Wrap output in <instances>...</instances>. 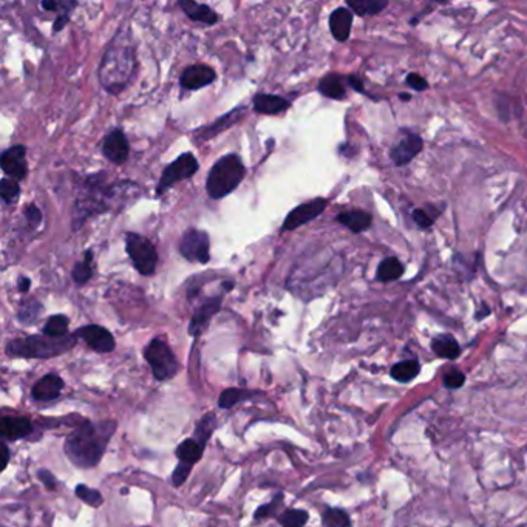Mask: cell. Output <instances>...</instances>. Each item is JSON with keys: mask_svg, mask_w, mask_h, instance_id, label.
Here are the masks:
<instances>
[{"mask_svg": "<svg viewBox=\"0 0 527 527\" xmlns=\"http://www.w3.org/2000/svg\"><path fill=\"white\" fill-rule=\"evenodd\" d=\"M116 422H85L67 436L64 451L67 458L79 469H93L103 459Z\"/></svg>", "mask_w": 527, "mask_h": 527, "instance_id": "1", "label": "cell"}, {"mask_svg": "<svg viewBox=\"0 0 527 527\" xmlns=\"http://www.w3.org/2000/svg\"><path fill=\"white\" fill-rule=\"evenodd\" d=\"M138 184L135 182H116V184H107L105 175L96 173L84 180L80 187L78 200L74 202V214H76L78 226L83 225L85 218H90L96 214L109 212L114 201L124 202L127 197L135 198L130 191H137Z\"/></svg>", "mask_w": 527, "mask_h": 527, "instance_id": "2", "label": "cell"}, {"mask_svg": "<svg viewBox=\"0 0 527 527\" xmlns=\"http://www.w3.org/2000/svg\"><path fill=\"white\" fill-rule=\"evenodd\" d=\"M137 69V58L130 37L116 36L99 65V80L104 89L116 94L126 89Z\"/></svg>", "mask_w": 527, "mask_h": 527, "instance_id": "3", "label": "cell"}, {"mask_svg": "<svg viewBox=\"0 0 527 527\" xmlns=\"http://www.w3.org/2000/svg\"><path fill=\"white\" fill-rule=\"evenodd\" d=\"M78 337L69 334L65 337L50 336H28L25 339L11 340L6 345V354L12 357H25V359H50L70 351L76 345Z\"/></svg>", "mask_w": 527, "mask_h": 527, "instance_id": "4", "label": "cell"}, {"mask_svg": "<svg viewBox=\"0 0 527 527\" xmlns=\"http://www.w3.org/2000/svg\"><path fill=\"white\" fill-rule=\"evenodd\" d=\"M246 175L245 164L241 163L239 155H225L214 164L207 175L206 189L212 200L225 198L226 195L234 192L239 187Z\"/></svg>", "mask_w": 527, "mask_h": 527, "instance_id": "5", "label": "cell"}, {"mask_svg": "<svg viewBox=\"0 0 527 527\" xmlns=\"http://www.w3.org/2000/svg\"><path fill=\"white\" fill-rule=\"evenodd\" d=\"M144 357L150 365L155 379L167 381L178 374L180 362L177 356L173 354L169 343L161 337H157L148 343L144 351Z\"/></svg>", "mask_w": 527, "mask_h": 527, "instance_id": "6", "label": "cell"}, {"mask_svg": "<svg viewBox=\"0 0 527 527\" xmlns=\"http://www.w3.org/2000/svg\"><path fill=\"white\" fill-rule=\"evenodd\" d=\"M127 254L139 274L152 275L158 265V252L153 243L139 234L128 232L126 235Z\"/></svg>", "mask_w": 527, "mask_h": 527, "instance_id": "7", "label": "cell"}, {"mask_svg": "<svg viewBox=\"0 0 527 527\" xmlns=\"http://www.w3.org/2000/svg\"><path fill=\"white\" fill-rule=\"evenodd\" d=\"M197 171H198V161L193 157V153L191 152L182 153L181 157L175 159L172 164H169L164 169V172L158 181L157 195H163L169 191V189L177 184V182L193 177V175L197 173Z\"/></svg>", "mask_w": 527, "mask_h": 527, "instance_id": "8", "label": "cell"}, {"mask_svg": "<svg viewBox=\"0 0 527 527\" xmlns=\"http://www.w3.org/2000/svg\"><path fill=\"white\" fill-rule=\"evenodd\" d=\"M209 235L198 229H189L184 232L180 243V252L186 260L192 263H201L206 265L211 259V251H209Z\"/></svg>", "mask_w": 527, "mask_h": 527, "instance_id": "9", "label": "cell"}, {"mask_svg": "<svg viewBox=\"0 0 527 527\" xmlns=\"http://www.w3.org/2000/svg\"><path fill=\"white\" fill-rule=\"evenodd\" d=\"M327 206L328 201L325 198H316L309 202H303V205L294 207L293 211L286 215L282 229L283 231H294V229L306 225V223L313 221L314 218L319 217V215H322Z\"/></svg>", "mask_w": 527, "mask_h": 527, "instance_id": "10", "label": "cell"}, {"mask_svg": "<svg viewBox=\"0 0 527 527\" xmlns=\"http://www.w3.org/2000/svg\"><path fill=\"white\" fill-rule=\"evenodd\" d=\"M74 336L85 340L87 345L96 351V353H112L114 347H116V342H114V337L110 331L99 325L80 327L74 331Z\"/></svg>", "mask_w": 527, "mask_h": 527, "instance_id": "11", "label": "cell"}, {"mask_svg": "<svg viewBox=\"0 0 527 527\" xmlns=\"http://www.w3.org/2000/svg\"><path fill=\"white\" fill-rule=\"evenodd\" d=\"M0 167L3 173L11 177V180L20 181L28 173V164H26V148L24 146H12L0 155Z\"/></svg>", "mask_w": 527, "mask_h": 527, "instance_id": "12", "label": "cell"}, {"mask_svg": "<svg viewBox=\"0 0 527 527\" xmlns=\"http://www.w3.org/2000/svg\"><path fill=\"white\" fill-rule=\"evenodd\" d=\"M217 74H215L214 69L207 65L197 64V65H191L182 71L181 78H180V84L182 89L186 90H200L202 87L211 85Z\"/></svg>", "mask_w": 527, "mask_h": 527, "instance_id": "13", "label": "cell"}, {"mask_svg": "<svg viewBox=\"0 0 527 527\" xmlns=\"http://www.w3.org/2000/svg\"><path fill=\"white\" fill-rule=\"evenodd\" d=\"M128 150H130V146H128V141L123 132L113 130L107 135L103 144V153L110 163L124 164L128 158Z\"/></svg>", "mask_w": 527, "mask_h": 527, "instance_id": "14", "label": "cell"}, {"mask_svg": "<svg viewBox=\"0 0 527 527\" xmlns=\"http://www.w3.org/2000/svg\"><path fill=\"white\" fill-rule=\"evenodd\" d=\"M64 388V381L62 377H59L58 374H45L44 377L33 385L31 390V396L35 401L39 402H50L55 401L62 393Z\"/></svg>", "mask_w": 527, "mask_h": 527, "instance_id": "15", "label": "cell"}, {"mask_svg": "<svg viewBox=\"0 0 527 527\" xmlns=\"http://www.w3.org/2000/svg\"><path fill=\"white\" fill-rule=\"evenodd\" d=\"M221 308V297H212L202 302L201 305L195 311L191 323H189V334L200 336L201 331L207 327L212 317L218 313Z\"/></svg>", "mask_w": 527, "mask_h": 527, "instance_id": "16", "label": "cell"}, {"mask_svg": "<svg viewBox=\"0 0 527 527\" xmlns=\"http://www.w3.org/2000/svg\"><path fill=\"white\" fill-rule=\"evenodd\" d=\"M422 146L424 141L421 137H417V135H408V137H405L402 141H399V144L395 146L393 150L390 152V157L395 161L396 166H405L422 150Z\"/></svg>", "mask_w": 527, "mask_h": 527, "instance_id": "17", "label": "cell"}, {"mask_svg": "<svg viewBox=\"0 0 527 527\" xmlns=\"http://www.w3.org/2000/svg\"><path fill=\"white\" fill-rule=\"evenodd\" d=\"M33 433V424L26 417H3L0 422V435L3 441H17Z\"/></svg>", "mask_w": 527, "mask_h": 527, "instance_id": "18", "label": "cell"}, {"mask_svg": "<svg viewBox=\"0 0 527 527\" xmlns=\"http://www.w3.org/2000/svg\"><path fill=\"white\" fill-rule=\"evenodd\" d=\"M351 25H353V11L348 8H337L329 16V30L339 42H345L349 37Z\"/></svg>", "mask_w": 527, "mask_h": 527, "instance_id": "19", "label": "cell"}, {"mask_svg": "<svg viewBox=\"0 0 527 527\" xmlns=\"http://www.w3.org/2000/svg\"><path fill=\"white\" fill-rule=\"evenodd\" d=\"M178 5H180V8L186 12V16L191 20H193V22H201L206 25L217 24L218 16L211 6L192 2V0H180Z\"/></svg>", "mask_w": 527, "mask_h": 527, "instance_id": "20", "label": "cell"}, {"mask_svg": "<svg viewBox=\"0 0 527 527\" xmlns=\"http://www.w3.org/2000/svg\"><path fill=\"white\" fill-rule=\"evenodd\" d=\"M291 103L288 99L282 96H275V94H255L254 98V110L261 114H280L286 112Z\"/></svg>", "mask_w": 527, "mask_h": 527, "instance_id": "21", "label": "cell"}, {"mask_svg": "<svg viewBox=\"0 0 527 527\" xmlns=\"http://www.w3.org/2000/svg\"><path fill=\"white\" fill-rule=\"evenodd\" d=\"M337 221L348 227L351 232H363L371 226V215L365 211H359V209H354V211H347L337 215Z\"/></svg>", "mask_w": 527, "mask_h": 527, "instance_id": "22", "label": "cell"}, {"mask_svg": "<svg viewBox=\"0 0 527 527\" xmlns=\"http://www.w3.org/2000/svg\"><path fill=\"white\" fill-rule=\"evenodd\" d=\"M241 110L243 109H235L232 112H229L226 116H223L218 121H215V123H212L211 126L201 128L200 132H197L198 143H201V141H205V139H209V138H214L215 135H218L221 130H226V128L234 126L236 121L243 116Z\"/></svg>", "mask_w": 527, "mask_h": 527, "instance_id": "23", "label": "cell"}, {"mask_svg": "<svg viewBox=\"0 0 527 527\" xmlns=\"http://www.w3.org/2000/svg\"><path fill=\"white\" fill-rule=\"evenodd\" d=\"M431 349L435 351V354L442 357V359H456L461 353L459 343L453 336L450 334H439L436 336L433 342H431Z\"/></svg>", "mask_w": 527, "mask_h": 527, "instance_id": "24", "label": "cell"}, {"mask_svg": "<svg viewBox=\"0 0 527 527\" xmlns=\"http://www.w3.org/2000/svg\"><path fill=\"white\" fill-rule=\"evenodd\" d=\"M202 451H205V445H201L197 439L192 438V439H186V441H182L178 449H177V458L180 459L181 463H187V464H195L198 463L201 456H202Z\"/></svg>", "mask_w": 527, "mask_h": 527, "instance_id": "25", "label": "cell"}, {"mask_svg": "<svg viewBox=\"0 0 527 527\" xmlns=\"http://www.w3.org/2000/svg\"><path fill=\"white\" fill-rule=\"evenodd\" d=\"M319 92L327 98L342 99L343 96H345V85H343V80L339 74L329 73L320 80Z\"/></svg>", "mask_w": 527, "mask_h": 527, "instance_id": "26", "label": "cell"}, {"mask_svg": "<svg viewBox=\"0 0 527 527\" xmlns=\"http://www.w3.org/2000/svg\"><path fill=\"white\" fill-rule=\"evenodd\" d=\"M404 274L402 263L395 259V257H388L381 261L379 268H377V280L379 282H395L401 279Z\"/></svg>", "mask_w": 527, "mask_h": 527, "instance_id": "27", "label": "cell"}, {"mask_svg": "<svg viewBox=\"0 0 527 527\" xmlns=\"http://www.w3.org/2000/svg\"><path fill=\"white\" fill-rule=\"evenodd\" d=\"M419 371H421L419 362L415 359H410L393 365L391 376H393V379H396L397 382H411L419 374Z\"/></svg>", "mask_w": 527, "mask_h": 527, "instance_id": "28", "label": "cell"}, {"mask_svg": "<svg viewBox=\"0 0 527 527\" xmlns=\"http://www.w3.org/2000/svg\"><path fill=\"white\" fill-rule=\"evenodd\" d=\"M71 277L74 283L79 286L85 285V283L92 279L93 277V252L92 251H87L84 254V260L74 265Z\"/></svg>", "mask_w": 527, "mask_h": 527, "instance_id": "29", "label": "cell"}, {"mask_svg": "<svg viewBox=\"0 0 527 527\" xmlns=\"http://www.w3.org/2000/svg\"><path fill=\"white\" fill-rule=\"evenodd\" d=\"M387 2H379V0H349L348 8L353 10L357 16H373L381 12Z\"/></svg>", "mask_w": 527, "mask_h": 527, "instance_id": "30", "label": "cell"}, {"mask_svg": "<svg viewBox=\"0 0 527 527\" xmlns=\"http://www.w3.org/2000/svg\"><path fill=\"white\" fill-rule=\"evenodd\" d=\"M42 333L50 337H65L69 336V319L62 314L51 316L49 320L45 322Z\"/></svg>", "mask_w": 527, "mask_h": 527, "instance_id": "31", "label": "cell"}, {"mask_svg": "<svg viewBox=\"0 0 527 527\" xmlns=\"http://www.w3.org/2000/svg\"><path fill=\"white\" fill-rule=\"evenodd\" d=\"M254 395L255 393H252V391H248V390L227 388V390L223 391V393L218 397V407L220 408H225V410H229V408H232L235 404L241 402L243 399H248V397H251Z\"/></svg>", "mask_w": 527, "mask_h": 527, "instance_id": "32", "label": "cell"}, {"mask_svg": "<svg viewBox=\"0 0 527 527\" xmlns=\"http://www.w3.org/2000/svg\"><path fill=\"white\" fill-rule=\"evenodd\" d=\"M215 427H217V419H215L212 413H207L205 417H201L197 424V429H195V439L206 447V444L209 439H211Z\"/></svg>", "mask_w": 527, "mask_h": 527, "instance_id": "33", "label": "cell"}, {"mask_svg": "<svg viewBox=\"0 0 527 527\" xmlns=\"http://www.w3.org/2000/svg\"><path fill=\"white\" fill-rule=\"evenodd\" d=\"M308 512L300 509H286L279 515V523L282 527H303L308 521Z\"/></svg>", "mask_w": 527, "mask_h": 527, "instance_id": "34", "label": "cell"}, {"mask_svg": "<svg viewBox=\"0 0 527 527\" xmlns=\"http://www.w3.org/2000/svg\"><path fill=\"white\" fill-rule=\"evenodd\" d=\"M322 519L325 527H349L351 526L349 515L342 509L328 508L325 512H323Z\"/></svg>", "mask_w": 527, "mask_h": 527, "instance_id": "35", "label": "cell"}, {"mask_svg": "<svg viewBox=\"0 0 527 527\" xmlns=\"http://www.w3.org/2000/svg\"><path fill=\"white\" fill-rule=\"evenodd\" d=\"M40 313H42V306H40V303L36 300H28L20 306L17 319L20 323L31 325V323H35L39 319Z\"/></svg>", "mask_w": 527, "mask_h": 527, "instance_id": "36", "label": "cell"}, {"mask_svg": "<svg viewBox=\"0 0 527 527\" xmlns=\"http://www.w3.org/2000/svg\"><path fill=\"white\" fill-rule=\"evenodd\" d=\"M74 493H76V496L80 499V501L92 506V508H99V506H103L104 503V498L103 495H101V492L89 487V485L79 484L76 490H74Z\"/></svg>", "mask_w": 527, "mask_h": 527, "instance_id": "37", "label": "cell"}, {"mask_svg": "<svg viewBox=\"0 0 527 527\" xmlns=\"http://www.w3.org/2000/svg\"><path fill=\"white\" fill-rule=\"evenodd\" d=\"M0 195H2V200L6 202V205H12V202H16L20 195V187L17 184V181L3 178L2 181H0Z\"/></svg>", "mask_w": 527, "mask_h": 527, "instance_id": "38", "label": "cell"}, {"mask_svg": "<svg viewBox=\"0 0 527 527\" xmlns=\"http://www.w3.org/2000/svg\"><path fill=\"white\" fill-rule=\"evenodd\" d=\"M192 467H193L192 464L180 461V464L175 467L172 473V484L175 485V487H181V485L186 483V479L189 478V475H191Z\"/></svg>", "mask_w": 527, "mask_h": 527, "instance_id": "39", "label": "cell"}, {"mask_svg": "<svg viewBox=\"0 0 527 527\" xmlns=\"http://www.w3.org/2000/svg\"><path fill=\"white\" fill-rule=\"evenodd\" d=\"M282 498H283V493H279V495H277L271 503L265 504V506H260V508L255 510L254 518L255 519H261V518H266V517L274 515L277 508H279V506L282 504Z\"/></svg>", "mask_w": 527, "mask_h": 527, "instance_id": "40", "label": "cell"}, {"mask_svg": "<svg viewBox=\"0 0 527 527\" xmlns=\"http://www.w3.org/2000/svg\"><path fill=\"white\" fill-rule=\"evenodd\" d=\"M464 382H465V376L459 370H451L444 376V387H447L450 390H456L459 387H463Z\"/></svg>", "mask_w": 527, "mask_h": 527, "instance_id": "41", "label": "cell"}, {"mask_svg": "<svg viewBox=\"0 0 527 527\" xmlns=\"http://www.w3.org/2000/svg\"><path fill=\"white\" fill-rule=\"evenodd\" d=\"M433 215H430L427 211H424V209H415L413 211V220L416 225L422 229H427L433 225Z\"/></svg>", "mask_w": 527, "mask_h": 527, "instance_id": "42", "label": "cell"}, {"mask_svg": "<svg viewBox=\"0 0 527 527\" xmlns=\"http://www.w3.org/2000/svg\"><path fill=\"white\" fill-rule=\"evenodd\" d=\"M407 84L415 89L416 92H424L429 87V83L422 76H419L416 73H410L407 76Z\"/></svg>", "mask_w": 527, "mask_h": 527, "instance_id": "43", "label": "cell"}, {"mask_svg": "<svg viewBox=\"0 0 527 527\" xmlns=\"http://www.w3.org/2000/svg\"><path fill=\"white\" fill-rule=\"evenodd\" d=\"M25 217L26 220H28L31 227H37L40 225V221H42V214H40V211L35 205H30L28 207H26Z\"/></svg>", "mask_w": 527, "mask_h": 527, "instance_id": "44", "label": "cell"}, {"mask_svg": "<svg viewBox=\"0 0 527 527\" xmlns=\"http://www.w3.org/2000/svg\"><path fill=\"white\" fill-rule=\"evenodd\" d=\"M37 476H39L40 481L44 483V485H45L46 489H49V490H56L58 481H56V478H55V475H53L51 472L40 469V470L37 472Z\"/></svg>", "mask_w": 527, "mask_h": 527, "instance_id": "45", "label": "cell"}, {"mask_svg": "<svg viewBox=\"0 0 527 527\" xmlns=\"http://www.w3.org/2000/svg\"><path fill=\"white\" fill-rule=\"evenodd\" d=\"M70 12H71V10H64L62 12H60L59 17L56 19V22H55V31H60L64 28L65 24L69 22V19H70Z\"/></svg>", "mask_w": 527, "mask_h": 527, "instance_id": "46", "label": "cell"}, {"mask_svg": "<svg viewBox=\"0 0 527 527\" xmlns=\"http://www.w3.org/2000/svg\"><path fill=\"white\" fill-rule=\"evenodd\" d=\"M65 3H67V2L58 3V2H53V0H44V2H42V8H44V10H46V11H56V10H64V8H65Z\"/></svg>", "mask_w": 527, "mask_h": 527, "instance_id": "47", "label": "cell"}, {"mask_svg": "<svg viewBox=\"0 0 527 527\" xmlns=\"http://www.w3.org/2000/svg\"><path fill=\"white\" fill-rule=\"evenodd\" d=\"M8 463H10V450H8V447H6V444L3 442L2 444V463H0L2 464V470L6 469Z\"/></svg>", "mask_w": 527, "mask_h": 527, "instance_id": "48", "label": "cell"}, {"mask_svg": "<svg viewBox=\"0 0 527 527\" xmlns=\"http://www.w3.org/2000/svg\"><path fill=\"white\" fill-rule=\"evenodd\" d=\"M30 279L28 277H20L19 279V291L20 293H26L30 289Z\"/></svg>", "mask_w": 527, "mask_h": 527, "instance_id": "49", "label": "cell"}, {"mask_svg": "<svg viewBox=\"0 0 527 527\" xmlns=\"http://www.w3.org/2000/svg\"><path fill=\"white\" fill-rule=\"evenodd\" d=\"M348 83L351 84V87H353V89H354V90H357V92H363L361 79H359V78H357V76H349V78H348Z\"/></svg>", "mask_w": 527, "mask_h": 527, "instance_id": "50", "label": "cell"}]
</instances>
